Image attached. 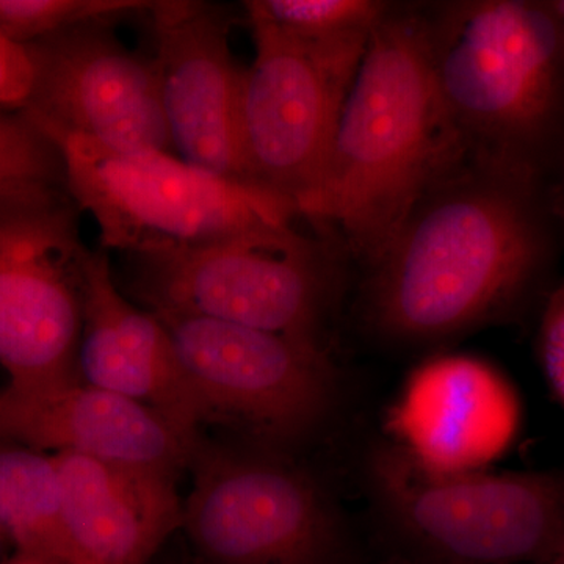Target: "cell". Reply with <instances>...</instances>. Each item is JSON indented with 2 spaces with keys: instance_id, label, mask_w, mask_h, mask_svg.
Returning a JSON list of instances; mask_svg holds the SVG:
<instances>
[{
  "instance_id": "1",
  "label": "cell",
  "mask_w": 564,
  "mask_h": 564,
  "mask_svg": "<svg viewBox=\"0 0 564 564\" xmlns=\"http://www.w3.org/2000/svg\"><path fill=\"white\" fill-rule=\"evenodd\" d=\"M560 225L549 187L464 155L366 267L367 328L422 350L522 321L554 289Z\"/></svg>"
},
{
  "instance_id": "2",
  "label": "cell",
  "mask_w": 564,
  "mask_h": 564,
  "mask_svg": "<svg viewBox=\"0 0 564 564\" xmlns=\"http://www.w3.org/2000/svg\"><path fill=\"white\" fill-rule=\"evenodd\" d=\"M464 158L441 104L425 3H392L375 28L303 218L369 267L434 182Z\"/></svg>"
},
{
  "instance_id": "3",
  "label": "cell",
  "mask_w": 564,
  "mask_h": 564,
  "mask_svg": "<svg viewBox=\"0 0 564 564\" xmlns=\"http://www.w3.org/2000/svg\"><path fill=\"white\" fill-rule=\"evenodd\" d=\"M425 11L434 82L464 155L551 191L564 166V55L547 0Z\"/></svg>"
},
{
  "instance_id": "4",
  "label": "cell",
  "mask_w": 564,
  "mask_h": 564,
  "mask_svg": "<svg viewBox=\"0 0 564 564\" xmlns=\"http://www.w3.org/2000/svg\"><path fill=\"white\" fill-rule=\"evenodd\" d=\"M386 532L411 564H545L564 541V469L429 466L391 445L367 458Z\"/></svg>"
},
{
  "instance_id": "5",
  "label": "cell",
  "mask_w": 564,
  "mask_h": 564,
  "mask_svg": "<svg viewBox=\"0 0 564 564\" xmlns=\"http://www.w3.org/2000/svg\"><path fill=\"white\" fill-rule=\"evenodd\" d=\"M57 144L70 198L90 215L107 252L155 258L284 231L302 218L281 196L173 152L109 151L77 137Z\"/></svg>"
},
{
  "instance_id": "6",
  "label": "cell",
  "mask_w": 564,
  "mask_h": 564,
  "mask_svg": "<svg viewBox=\"0 0 564 564\" xmlns=\"http://www.w3.org/2000/svg\"><path fill=\"white\" fill-rule=\"evenodd\" d=\"M318 229L239 237L195 250L133 259L152 313L203 315L326 350L339 295V251Z\"/></svg>"
},
{
  "instance_id": "7",
  "label": "cell",
  "mask_w": 564,
  "mask_h": 564,
  "mask_svg": "<svg viewBox=\"0 0 564 564\" xmlns=\"http://www.w3.org/2000/svg\"><path fill=\"white\" fill-rule=\"evenodd\" d=\"M182 527L207 564H356L332 497L280 451L198 443Z\"/></svg>"
},
{
  "instance_id": "8",
  "label": "cell",
  "mask_w": 564,
  "mask_h": 564,
  "mask_svg": "<svg viewBox=\"0 0 564 564\" xmlns=\"http://www.w3.org/2000/svg\"><path fill=\"white\" fill-rule=\"evenodd\" d=\"M254 58L245 68L242 140L252 184L295 206L321 187L344 104L370 36L315 43L289 35L245 2Z\"/></svg>"
},
{
  "instance_id": "9",
  "label": "cell",
  "mask_w": 564,
  "mask_h": 564,
  "mask_svg": "<svg viewBox=\"0 0 564 564\" xmlns=\"http://www.w3.org/2000/svg\"><path fill=\"white\" fill-rule=\"evenodd\" d=\"M154 314L172 337L204 422L231 423L281 452L332 414L336 369L323 348L203 315Z\"/></svg>"
},
{
  "instance_id": "10",
  "label": "cell",
  "mask_w": 564,
  "mask_h": 564,
  "mask_svg": "<svg viewBox=\"0 0 564 564\" xmlns=\"http://www.w3.org/2000/svg\"><path fill=\"white\" fill-rule=\"evenodd\" d=\"M80 218L69 192L0 203V367L9 383L80 378Z\"/></svg>"
},
{
  "instance_id": "11",
  "label": "cell",
  "mask_w": 564,
  "mask_h": 564,
  "mask_svg": "<svg viewBox=\"0 0 564 564\" xmlns=\"http://www.w3.org/2000/svg\"><path fill=\"white\" fill-rule=\"evenodd\" d=\"M115 20L25 44L32 87L20 111L55 143L77 137L117 152H173L152 58L124 46Z\"/></svg>"
},
{
  "instance_id": "12",
  "label": "cell",
  "mask_w": 564,
  "mask_h": 564,
  "mask_svg": "<svg viewBox=\"0 0 564 564\" xmlns=\"http://www.w3.org/2000/svg\"><path fill=\"white\" fill-rule=\"evenodd\" d=\"M148 13L152 62L176 155L252 184L242 140L245 68L234 57L225 9L198 0H158Z\"/></svg>"
},
{
  "instance_id": "13",
  "label": "cell",
  "mask_w": 564,
  "mask_h": 564,
  "mask_svg": "<svg viewBox=\"0 0 564 564\" xmlns=\"http://www.w3.org/2000/svg\"><path fill=\"white\" fill-rule=\"evenodd\" d=\"M0 443L152 467L176 477L199 437L139 402L82 378L0 389Z\"/></svg>"
},
{
  "instance_id": "14",
  "label": "cell",
  "mask_w": 564,
  "mask_h": 564,
  "mask_svg": "<svg viewBox=\"0 0 564 564\" xmlns=\"http://www.w3.org/2000/svg\"><path fill=\"white\" fill-rule=\"evenodd\" d=\"M77 367L85 383L152 408L188 436L204 422L165 325L126 299L110 252L88 248Z\"/></svg>"
},
{
  "instance_id": "15",
  "label": "cell",
  "mask_w": 564,
  "mask_h": 564,
  "mask_svg": "<svg viewBox=\"0 0 564 564\" xmlns=\"http://www.w3.org/2000/svg\"><path fill=\"white\" fill-rule=\"evenodd\" d=\"M52 456L74 564H148L182 525L174 475L84 455Z\"/></svg>"
},
{
  "instance_id": "16",
  "label": "cell",
  "mask_w": 564,
  "mask_h": 564,
  "mask_svg": "<svg viewBox=\"0 0 564 564\" xmlns=\"http://www.w3.org/2000/svg\"><path fill=\"white\" fill-rule=\"evenodd\" d=\"M0 527L18 552L74 564L54 456L0 443Z\"/></svg>"
},
{
  "instance_id": "17",
  "label": "cell",
  "mask_w": 564,
  "mask_h": 564,
  "mask_svg": "<svg viewBox=\"0 0 564 564\" xmlns=\"http://www.w3.org/2000/svg\"><path fill=\"white\" fill-rule=\"evenodd\" d=\"M68 192L61 147L20 110L0 107V203Z\"/></svg>"
},
{
  "instance_id": "18",
  "label": "cell",
  "mask_w": 564,
  "mask_h": 564,
  "mask_svg": "<svg viewBox=\"0 0 564 564\" xmlns=\"http://www.w3.org/2000/svg\"><path fill=\"white\" fill-rule=\"evenodd\" d=\"M278 29L304 41L328 43L370 36L393 2L383 0H251Z\"/></svg>"
},
{
  "instance_id": "19",
  "label": "cell",
  "mask_w": 564,
  "mask_h": 564,
  "mask_svg": "<svg viewBox=\"0 0 564 564\" xmlns=\"http://www.w3.org/2000/svg\"><path fill=\"white\" fill-rule=\"evenodd\" d=\"M152 0H0V35L31 44L84 22L148 11Z\"/></svg>"
},
{
  "instance_id": "20",
  "label": "cell",
  "mask_w": 564,
  "mask_h": 564,
  "mask_svg": "<svg viewBox=\"0 0 564 564\" xmlns=\"http://www.w3.org/2000/svg\"><path fill=\"white\" fill-rule=\"evenodd\" d=\"M536 350L549 389L564 410V281L541 306Z\"/></svg>"
},
{
  "instance_id": "21",
  "label": "cell",
  "mask_w": 564,
  "mask_h": 564,
  "mask_svg": "<svg viewBox=\"0 0 564 564\" xmlns=\"http://www.w3.org/2000/svg\"><path fill=\"white\" fill-rule=\"evenodd\" d=\"M32 87V63L28 50L0 35V107L20 110Z\"/></svg>"
},
{
  "instance_id": "22",
  "label": "cell",
  "mask_w": 564,
  "mask_h": 564,
  "mask_svg": "<svg viewBox=\"0 0 564 564\" xmlns=\"http://www.w3.org/2000/svg\"><path fill=\"white\" fill-rule=\"evenodd\" d=\"M551 199L556 215L564 221V166L551 185Z\"/></svg>"
},
{
  "instance_id": "23",
  "label": "cell",
  "mask_w": 564,
  "mask_h": 564,
  "mask_svg": "<svg viewBox=\"0 0 564 564\" xmlns=\"http://www.w3.org/2000/svg\"><path fill=\"white\" fill-rule=\"evenodd\" d=\"M552 13H554L556 24H558L560 39H562V47L564 55V0H547Z\"/></svg>"
},
{
  "instance_id": "24",
  "label": "cell",
  "mask_w": 564,
  "mask_h": 564,
  "mask_svg": "<svg viewBox=\"0 0 564 564\" xmlns=\"http://www.w3.org/2000/svg\"><path fill=\"white\" fill-rule=\"evenodd\" d=\"M2 564H58L55 562H51V560L41 558V556L31 555V554H22V552H17V555L11 556L9 562Z\"/></svg>"
},
{
  "instance_id": "25",
  "label": "cell",
  "mask_w": 564,
  "mask_h": 564,
  "mask_svg": "<svg viewBox=\"0 0 564 564\" xmlns=\"http://www.w3.org/2000/svg\"><path fill=\"white\" fill-rule=\"evenodd\" d=\"M545 564H564V541L563 544L556 549V552L554 555H552V558L549 560V562Z\"/></svg>"
},
{
  "instance_id": "26",
  "label": "cell",
  "mask_w": 564,
  "mask_h": 564,
  "mask_svg": "<svg viewBox=\"0 0 564 564\" xmlns=\"http://www.w3.org/2000/svg\"><path fill=\"white\" fill-rule=\"evenodd\" d=\"M0 532H2V527H0Z\"/></svg>"
}]
</instances>
